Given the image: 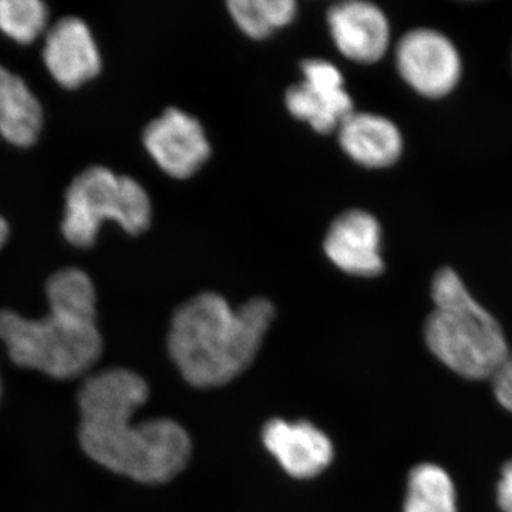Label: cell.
Returning a JSON list of instances; mask_svg holds the SVG:
<instances>
[{"label":"cell","instance_id":"cell-8","mask_svg":"<svg viewBox=\"0 0 512 512\" xmlns=\"http://www.w3.org/2000/svg\"><path fill=\"white\" fill-rule=\"evenodd\" d=\"M143 141L154 163L177 180L197 173L211 154L210 141L200 121L175 107L148 124Z\"/></svg>","mask_w":512,"mask_h":512},{"label":"cell","instance_id":"cell-9","mask_svg":"<svg viewBox=\"0 0 512 512\" xmlns=\"http://www.w3.org/2000/svg\"><path fill=\"white\" fill-rule=\"evenodd\" d=\"M323 249L336 268L360 278L383 274L382 225L365 210H349L330 224Z\"/></svg>","mask_w":512,"mask_h":512},{"label":"cell","instance_id":"cell-7","mask_svg":"<svg viewBox=\"0 0 512 512\" xmlns=\"http://www.w3.org/2000/svg\"><path fill=\"white\" fill-rule=\"evenodd\" d=\"M301 70L302 82L286 90V109L316 133L338 131L340 124L355 111L343 74L325 59L305 60Z\"/></svg>","mask_w":512,"mask_h":512},{"label":"cell","instance_id":"cell-10","mask_svg":"<svg viewBox=\"0 0 512 512\" xmlns=\"http://www.w3.org/2000/svg\"><path fill=\"white\" fill-rule=\"evenodd\" d=\"M333 43L346 59L360 64L382 60L392 42V29L386 13L366 0H345L328 12Z\"/></svg>","mask_w":512,"mask_h":512},{"label":"cell","instance_id":"cell-1","mask_svg":"<svg viewBox=\"0 0 512 512\" xmlns=\"http://www.w3.org/2000/svg\"><path fill=\"white\" fill-rule=\"evenodd\" d=\"M147 399V383L131 370L90 376L79 393L80 443L100 466L140 483L160 484L187 466L191 440L173 420L133 424L134 413Z\"/></svg>","mask_w":512,"mask_h":512},{"label":"cell","instance_id":"cell-17","mask_svg":"<svg viewBox=\"0 0 512 512\" xmlns=\"http://www.w3.org/2000/svg\"><path fill=\"white\" fill-rule=\"evenodd\" d=\"M49 12L39 0H0V30L22 45L45 32Z\"/></svg>","mask_w":512,"mask_h":512},{"label":"cell","instance_id":"cell-16","mask_svg":"<svg viewBox=\"0 0 512 512\" xmlns=\"http://www.w3.org/2000/svg\"><path fill=\"white\" fill-rule=\"evenodd\" d=\"M229 13L239 29L252 39H265L295 19L293 0H231Z\"/></svg>","mask_w":512,"mask_h":512},{"label":"cell","instance_id":"cell-14","mask_svg":"<svg viewBox=\"0 0 512 512\" xmlns=\"http://www.w3.org/2000/svg\"><path fill=\"white\" fill-rule=\"evenodd\" d=\"M43 127V110L25 80L0 66V136L13 146L30 147Z\"/></svg>","mask_w":512,"mask_h":512},{"label":"cell","instance_id":"cell-12","mask_svg":"<svg viewBox=\"0 0 512 512\" xmlns=\"http://www.w3.org/2000/svg\"><path fill=\"white\" fill-rule=\"evenodd\" d=\"M262 439L289 476L316 477L332 463V441L309 421L271 420Z\"/></svg>","mask_w":512,"mask_h":512},{"label":"cell","instance_id":"cell-19","mask_svg":"<svg viewBox=\"0 0 512 512\" xmlns=\"http://www.w3.org/2000/svg\"><path fill=\"white\" fill-rule=\"evenodd\" d=\"M497 503L501 511L512 512V460L508 461L501 471L497 485Z\"/></svg>","mask_w":512,"mask_h":512},{"label":"cell","instance_id":"cell-6","mask_svg":"<svg viewBox=\"0 0 512 512\" xmlns=\"http://www.w3.org/2000/svg\"><path fill=\"white\" fill-rule=\"evenodd\" d=\"M394 63L403 82L424 99L450 96L463 77L457 46L436 29L416 28L404 33L394 49Z\"/></svg>","mask_w":512,"mask_h":512},{"label":"cell","instance_id":"cell-20","mask_svg":"<svg viewBox=\"0 0 512 512\" xmlns=\"http://www.w3.org/2000/svg\"><path fill=\"white\" fill-rule=\"evenodd\" d=\"M9 238V225L8 222L3 220L2 217H0V248L3 247V245L6 244V241H8Z\"/></svg>","mask_w":512,"mask_h":512},{"label":"cell","instance_id":"cell-15","mask_svg":"<svg viewBox=\"0 0 512 512\" xmlns=\"http://www.w3.org/2000/svg\"><path fill=\"white\" fill-rule=\"evenodd\" d=\"M404 512H457V493L447 471L437 464H419L410 471Z\"/></svg>","mask_w":512,"mask_h":512},{"label":"cell","instance_id":"cell-2","mask_svg":"<svg viewBox=\"0 0 512 512\" xmlns=\"http://www.w3.org/2000/svg\"><path fill=\"white\" fill-rule=\"evenodd\" d=\"M46 292L50 312L43 318L0 311V339L18 366L56 379L82 376L103 348L92 279L80 269H62L50 276Z\"/></svg>","mask_w":512,"mask_h":512},{"label":"cell","instance_id":"cell-4","mask_svg":"<svg viewBox=\"0 0 512 512\" xmlns=\"http://www.w3.org/2000/svg\"><path fill=\"white\" fill-rule=\"evenodd\" d=\"M431 301L434 311L424 323L430 352L457 375L493 380L511 353L500 322L448 266L433 276Z\"/></svg>","mask_w":512,"mask_h":512},{"label":"cell","instance_id":"cell-5","mask_svg":"<svg viewBox=\"0 0 512 512\" xmlns=\"http://www.w3.org/2000/svg\"><path fill=\"white\" fill-rule=\"evenodd\" d=\"M151 200L143 185L109 168H87L77 175L66 192L62 232L77 248L96 242L101 225L116 221L124 231L138 235L150 227Z\"/></svg>","mask_w":512,"mask_h":512},{"label":"cell","instance_id":"cell-11","mask_svg":"<svg viewBox=\"0 0 512 512\" xmlns=\"http://www.w3.org/2000/svg\"><path fill=\"white\" fill-rule=\"evenodd\" d=\"M43 60L64 89H77L101 70V56L89 26L82 19L63 18L47 32Z\"/></svg>","mask_w":512,"mask_h":512},{"label":"cell","instance_id":"cell-13","mask_svg":"<svg viewBox=\"0 0 512 512\" xmlns=\"http://www.w3.org/2000/svg\"><path fill=\"white\" fill-rule=\"evenodd\" d=\"M340 147L356 164L372 170L392 167L402 158V131L387 117L353 111L338 128Z\"/></svg>","mask_w":512,"mask_h":512},{"label":"cell","instance_id":"cell-21","mask_svg":"<svg viewBox=\"0 0 512 512\" xmlns=\"http://www.w3.org/2000/svg\"><path fill=\"white\" fill-rule=\"evenodd\" d=\"M0 392H2V387H0Z\"/></svg>","mask_w":512,"mask_h":512},{"label":"cell","instance_id":"cell-3","mask_svg":"<svg viewBox=\"0 0 512 512\" xmlns=\"http://www.w3.org/2000/svg\"><path fill=\"white\" fill-rule=\"evenodd\" d=\"M274 316L264 298L234 309L218 293H200L174 313L171 359L192 386H224L254 362Z\"/></svg>","mask_w":512,"mask_h":512},{"label":"cell","instance_id":"cell-18","mask_svg":"<svg viewBox=\"0 0 512 512\" xmlns=\"http://www.w3.org/2000/svg\"><path fill=\"white\" fill-rule=\"evenodd\" d=\"M495 399L512 413V350L497 375L493 377Z\"/></svg>","mask_w":512,"mask_h":512}]
</instances>
